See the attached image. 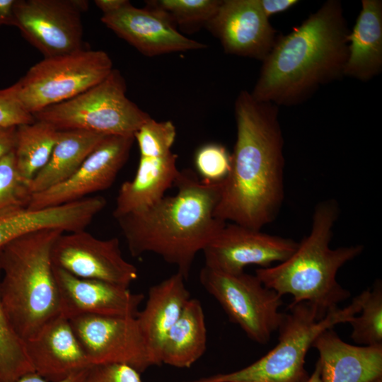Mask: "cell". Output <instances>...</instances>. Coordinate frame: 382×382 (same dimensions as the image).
Returning <instances> with one entry per match:
<instances>
[{
  "instance_id": "obj_1",
  "label": "cell",
  "mask_w": 382,
  "mask_h": 382,
  "mask_svg": "<svg viewBox=\"0 0 382 382\" xmlns=\"http://www.w3.org/2000/svg\"><path fill=\"white\" fill-rule=\"evenodd\" d=\"M236 140L214 216L261 230L277 216L284 198V138L278 108L245 91L235 103Z\"/></svg>"
},
{
  "instance_id": "obj_2",
  "label": "cell",
  "mask_w": 382,
  "mask_h": 382,
  "mask_svg": "<svg viewBox=\"0 0 382 382\" xmlns=\"http://www.w3.org/2000/svg\"><path fill=\"white\" fill-rule=\"evenodd\" d=\"M349 33L340 2L326 1L289 34L277 37L250 95L258 102L291 105L342 76Z\"/></svg>"
},
{
  "instance_id": "obj_3",
  "label": "cell",
  "mask_w": 382,
  "mask_h": 382,
  "mask_svg": "<svg viewBox=\"0 0 382 382\" xmlns=\"http://www.w3.org/2000/svg\"><path fill=\"white\" fill-rule=\"evenodd\" d=\"M173 185L175 195L115 219L133 257L155 253L176 266L186 279L197 254L226 222L214 216L221 182H204L185 169L179 171Z\"/></svg>"
},
{
  "instance_id": "obj_4",
  "label": "cell",
  "mask_w": 382,
  "mask_h": 382,
  "mask_svg": "<svg viewBox=\"0 0 382 382\" xmlns=\"http://www.w3.org/2000/svg\"><path fill=\"white\" fill-rule=\"evenodd\" d=\"M339 214V205L335 199L318 202L314 208L310 232L298 243L296 250L276 265L255 270V275L265 286L282 296L291 295V303H308L319 319L350 296V292L337 281V273L364 250V246L359 244L330 248Z\"/></svg>"
},
{
  "instance_id": "obj_5",
  "label": "cell",
  "mask_w": 382,
  "mask_h": 382,
  "mask_svg": "<svg viewBox=\"0 0 382 382\" xmlns=\"http://www.w3.org/2000/svg\"><path fill=\"white\" fill-rule=\"evenodd\" d=\"M60 229L24 234L0 252V296L13 329L25 342L61 315L52 250Z\"/></svg>"
},
{
  "instance_id": "obj_6",
  "label": "cell",
  "mask_w": 382,
  "mask_h": 382,
  "mask_svg": "<svg viewBox=\"0 0 382 382\" xmlns=\"http://www.w3.org/2000/svg\"><path fill=\"white\" fill-rule=\"evenodd\" d=\"M361 294L351 303L319 319L306 302L291 303L278 328L277 344L266 354L240 370L185 382H306L309 376L306 357L316 337L336 325L348 323L359 313Z\"/></svg>"
},
{
  "instance_id": "obj_7",
  "label": "cell",
  "mask_w": 382,
  "mask_h": 382,
  "mask_svg": "<svg viewBox=\"0 0 382 382\" xmlns=\"http://www.w3.org/2000/svg\"><path fill=\"white\" fill-rule=\"evenodd\" d=\"M126 88L122 75L113 69L101 82L80 95L33 115L59 131L79 129L134 136L151 117L127 97Z\"/></svg>"
},
{
  "instance_id": "obj_8",
  "label": "cell",
  "mask_w": 382,
  "mask_h": 382,
  "mask_svg": "<svg viewBox=\"0 0 382 382\" xmlns=\"http://www.w3.org/2000/svg\"><path fill=\"white\" fill-rule=\"evenodd\" d=\"M112 69V59L105 52L83 48L44 58L10 88L22 107L33 115L80 95L101 82Z\"/></svg>"
},
{
  "instance_id": "obj_9",
  "label": "cell",
  "mask_w": 382,
  "mask_h": 382,
  "mask_svg": "<svg viewBox=\"0 0 382 382\" xmlns=\"http://www.w3.org/2000/svg\"><path fill=\"white\" fill-rule=\"evenodd\" d=\"M204 289L222 307L231 322L251 340L267 344L283 320L282 296L265 286L255 274H230L206 266L199 272Z\"/></svg>"
},
{
  "instance_id": "obj_10",
  "label": "cell",
  "mask_w": 382,
  "mask_h": 382,
  "mask_svg": "<svg viewBox=\"0 0 382 382\" xmlns=\"http://www.w3.org/2000/svg\"><path fill=\"white\" fill-rule=\"evenodd\" d=\"M86 0H15L13 26L44 58L71 54L83 47L82 13Z\"/></svg>"
},
{
  "instance_id": "obj_11",
  "label": "cell",
  "mask_w": 382,
  "mask_h": 382,
  "mask_svg": "<svg viewBox=\"0 0 382 382\" xmlns=\"http://www.w3.org/2000/svg\"><path fill=\"white\" fill-rule=\"evenodd\" d=\"M69 320L92 365L121 364L140 374L156 365L136 317L81 315Z\"/></svg>"
},
{
  "instance_id": "obj_12",
  "label": "cell",
  "mask_w": 382,
  "mask_h": 382,
  "mask_svg": "<svg viewBox=\"0 0 382 382\" xmlns=\"http://www.w3.org/2000/svg\"><path fill=\"white\" fill-rule=\"evenodd\" d=\"M52 261L79 278L129 287L138 277L137 267L123 257L117 238L99 239L85 230L61 234L53 245Z\"/></svg>"
},
{
  "instance_id": "obj_13",
  "label": "cell",
  "mask_w": 382,
  "mask_h": 382,
  "mask_svg": "<svg viewBox=\"0 0 382 382\" xmlns=\"http://www.w3.org/2000/svg\"><path fill=\"white\" fill-rule=\"evenodd\" d=\"M293 239L225 222L202 250L206 267L237 274L250 265L268 267L286 260L296 249Z\"/></svg>"
},
{
  "instance_id": "obj_14",
  "label": "cell",
  "mask_w": 382,
  "mask_h": 382,
  "mask_svg": "<svg viewBox=\"0 0 382 382\" xmlns=\"http://www.w3.org/2000/svg\"><path fill=\"white\" fill-rule=\"evenodd\" d=\"M134 136L107 135L65 181L32 194L28 208L39 209L77 201L109 188L127 161Z\"/></svg>"
},
{
  "instance_id": "obj_15",
  "label": "cell",
  "mask_w": 382,
  "mask_h": 382,
  "mask_svg": "<svg viewBox=\"0 0 382 382\" xmlns=\"http://www.w3.org/2000/svg\"><path fill=\"white\" fill-rule=\"evenodd\" d=\"M205 27L225 52L261 61L277 38L258 0H222Z\"/></svg>"
},
{
  "instance_id": "obj_16",
  "label": "cell",
  "mask_w": 382,
  "mask_h": 382,
  "mask_svg": "<svg viewBox=\"0 0 382 382\" xmlns=\"http://www.w3.org/2000/svg\"><path fill=\"white\" fill-rule=\"evenodd\" d=\"M61 315L69 319L81 315L136 317L144 296L128 286L79 278L53 265Z\"/></svg>"
},
{
  "instance_id": "obj_17",
  "label": "cell",
  "mask_w": 382,
  "mask_h": 382,
  "mask_svg": "<svg viewBox=\"0 0 382 382\" xmlns=\"http://www.w3.org/2000/svg\"><path fill=\"white\" fill-rule=\"evenodd\" d=\"M100 21L148 57L207 47L181 34L163 14L148 6L137 8L129 3L117 11L103 15Z\"/></svg>"
},
{
  "instance_id": "obj_18",
  "label": "cell",
  "mask_w": 382,
  "mask_h": 382,
  "mask_svg": "<svg viewBox=\"0 0 382 382\" xmlns=\"http://www.w3.org/2000/svg\"><path fill=\"white\" fill-rule=\"evenodd\" d=\"M106 203L104 197L96 196L44 209L26 207L0 210V252L11 241L35 231L56 228L71 233L86 230Z\"/></svg>"
},
{
  "instance_id": "obj_19",
  "label": "cell",
  "mask_w": 382,
  "mask_h": 382,
  "mask_svg": "<svg viewBox=\"0 0 382 382\" xmlns=\"http://www.w3.org/2000/svg\"><path fill=\"white\" fill-rule=\"evenodd\" d=\"M34 372L48 381H59L93 366L68 318L59 315L25 342Z\"/></svg>"
},
{
  "instance_id": "obj_20",
  "label": "cell",
  "mask_w": 382,
  "mask_h": 382,
  "mask_svg": "<svg viewBox=\"0 0 382 382\" xmlns=\"http://www.w3.org/2000/svg\"><path fill=\"white\" fill-rule=\"evenodd\" d=\"M312 347L319 353L322 382H374L382 378V345H352L330 328L316 337Z\"/></svg>"
},
{
  "instance_id": "obj_21",
  "label": "cell",
  "mask_w": 382,
  "mask_h": 382,
  "mask_svg": "<svg viewBox=\"0 0 382 382\" xmlns=\"http://www.w3.org/2000/svg\"><path fill=\"white\" fill-rule=\"evenodd\" d=\"M185 280V278L177 272L151 286L146 304L136 316L156 365L161 364V352L166 334L191 298Z\"/></svg>"
},
{
  "instance_id": "obj_22",
  "label": "cell",
  "mask_w": 382,
  "mask_h": 382,
  "mask_svg": "<svg viewBox=\"0 0 382 382\" xmlns=\"http://www.w3.org/2000/svg\"><path fill=\"white\" fill-rule=\"evenodd\" d=\"M177 157L172 151L160 156H139L134 178L120 187L113 216L117 219L141 210L165 196L180 171Z\"/></svg>"
},
{
  "instance_id": "obj_23",
  "label": "cell",
  "mask_w": 382,
  "mask_h": 382,
  "mask_svg": "<svg viewBox=\"0 0 382 382\" xmlns=\"http://www.w3.org/2000/svg\"><path fill=\"white\" fill-rule=\"evenodd\" d=\"M348 53L343 76L366 81L382 68V1L363 0L347 36Z\"/></svg>"
},
{
  "instance_id": "obj_24",
  "label": "cell",
  "mask_w": 382,
  "mask_h": 382,
  "mask_svg": "<svg viewBox=\"0 0 382 382\" xmlns=\"http://www.w3.org/2000/svg\"><path fill=\"white\" fill-rule=\"evenodd\" d=\"M107 135L79 129L59 131L50 158L30 183L32 194L71 177Z\"/></svg>"
},
{
  "instance_id": "obj_25",
  "label": "cell",
  "mask_w": 382,
  "mask_h": 382,
  "mask_svg": "<svg viewBox=\"0 0 382 382\" xmlns=\"http://www.w3.org/2000/svg\"><path fill=\"white\" fill-rule=\"evenodd\" d=\"M207 328L202 306L190 298L180 316L166 334L161 361L177 368H189L204 353Z\"/></svg>"
},
{
  "instance_id": "obj_26",
  "label": "cell",
  "mask_w": 382,
  "mask_h": 382,
  "mask_svg": "<svg viewBox=\"0 0 382 382\" xmlns=\"http://www.w3.org/2000/svg\"><path fill=\"white\" fill-rule=\"evenodd\" d=\"M58 134L59 130L43 120H35L16 127L13 149L16 166L21 177L29 184L48 162Z\"/></svg>"
},
{
  "instance_id": "obj_27",
  "label": "cell",
  "mask_w": 382,
  "mask_h": 382,
  "mask_svg": "<svg viewBox=\"0 0 382 382\" xmlns=\"http://www.w3.org/2000/svg\"><path fill=\"white\" fill-rule=\"evenodd\" d=\"M31 372H34V369L26 351L25 342L11 324L0 296V382H15Z\"/></svg>"
},
{
  "instance_id": "obj_28",
  "label": "cell",
  "mask_w": 382,
  "mask_h": 382,
  "mask_svg": "<svg viewBox=\"0 0 382 382\" xmlns=\"http://www.w3.org/2000/svg\"><path fill=\"white\" fill-rule=\"evenodd\" d=\"M361 315L349 322L352 327L351 338L361 346L382 345V285L377 280L372 289L361 293Z\"/></svg>"
},
{
  "instance_id": "obj_29",
  "label": "cell",
  "mask_w": 382,
  "mask_h": 382,
  "mask_svg": "<svg viewBox=\"0 0 382 382\" xmlns=\"http://www.w3.org/2000/svg\"><path fill=\"white\" fill-rule=\"evenodd\" d=\"M221 0L147 1L146 6L163 14L175 27L185 30L205 26L215 14Z\"/></svg>"
},
{
  "instance_id": "obj_30",
  "label": "cell",
  "mask_w": 382,
  "mask_h": 382,
  "mask_svg": "<svg viewBox=\"0 0 382 382\" xmlns=\"http://www.w3.org/2000/svg\"><path fill=\"white\" fill-rule=\"evenodd\" d=\"M32 192L20 175L13 150L0 159V210L28 207Z\"/></svg>"
},
{
  "instance_id": "obj_31",
  "label": "cell",
  "mask_w": 382,
  "mask_h": 382,
  "mask_svg": "<svg viewBox=\"0 0 382 382\" xmlns=\"http://www.w3.org/2000/svg\"><path fill=\"white\" fill-rule=\"evenodd\" d=\"M140 156H160L171 151L176 129L170 121L158 122L151 117L134 133Z\"/></svg>"
},
{
  "instance_id": "obj_32",
  "label": "cell",
  "mask_w": 382,
  "mask_h": 382,
  "mask_svg": "<svg viewBox=\"0 0 382 382\" xmlns=\"http://www.w3.org/2000/svg\"><path fill=\"white\" fill-rule=\"evenodd\" d=\"M231 156L219 144L201 146L195 156V166L200 179L207 183H221L227 177L231 168Z\"/></svg>"
},
{
  "instance_id": "obj_33",
  "label": "cell",
  "mask_w": 382,
  "mask_h": 382,
  "mask_svg": "<svg viewBox=\"0 0 382 382\" xmlns=\"http://www.w3.org/2000/svg\"><path fill=\"white\" fill-rule=\"evenodd\" d=\"M81 382H141L140 373L121 364L90 366Z\"/></svg>"
},
{
  "instance_id": "obj_34",
  "label": "cell",
  "mask_w": 382,
  "mask_h": 382,
  "mask_svg": "<svg viewBox=\"0 0 382 382\" xmlns=\"http://www.w3.org/2000/svg\"><path fill=\"white\" fill-rule=\"evenodd\" d=\"M35 121L16 98L9 87L0 89V127H18Z\"/></svg>"
},
{
  "instance_id": "obj_35",
  "label": "cell",
  "mask_w": 382,
  "mask_h": 382,
  "mask_svg": "<svg viewBox=\"0 0 382 382\" xmlns=\"http://www.w3.org/2000/svg\"><path fill=\"white\" fill-rule=\"evenodd\" d=\"M260 8L267 18L285 11L299 3L297 0H258Z\"/></svg>"
},
{
  "instance_id": "obj_36",
  "label": "cell",
  "mask_w": 382,
  "mask_h": 382,
  "mask_svg": "<svg viewBox=\"0 0 382 382\" xmlns=\"http://www.w3.org/2000/svg\"><path fill=\"white\" fill-rule=\"evenodd\" d=\"M16 127H0V159L13 150Z\"/></svg>"
},
{
  "instance_id": "obj_37",
  "label": "cell",
  "mask_w": 382,
  "mask_h": 382,
  "mask_svg": "<svg viewBox=\"0 0 382 382\" xmlns=\"http://www.w3.org/2000/svg\"><path fill=\"white\" fill-rule=\"evenodd\" d=\"M87 369L76 373L71 375V376L66 378L64 380L59 381H52V382H81ZM15 382H52V381H48L45 380V378L41 377L40 375H38L35 372H31V373H29L23 376Z\"/></svg>"
},
{
  "instance_id": "obj_38",
  "label": "cell",
  "mask_w": 382,
  "mask_h": 382,
  "mask_svg": "<svg viewBox=\"0 0 382 382\" xmlns=\"http://www.w3.org/2000/svg\"><path fill=\"white\" fill-rule=\"evenodd\" d=\"M94 2L103 15L117 11L130 3L128 0H96Z\"/></svg>"
},
{
  "instance_id": "obj_39",
  "label": "cell",
  "mask_w": 382,
  "mask_h": 382,
  "mask_svg": "<svg viewBox=\"0 0 382 382\" xmlns=\"http://www.w3.org/2000/svg\"><path fill=\"white\" fill-rule=\"evenodd\" d=\"M15 0H0V27L13 26V7Z\"/></svg>"
},
{
  "instance_id": "obj_40",
  "label": "cell",
  "mask_w": 382,
  "mask_h": 382,
  "mask_svg": "<svg viewBox=\"0 0 382 382\" xmlns=\"http://www.w3.org/2000/svg\"><path fill=\"white\" fill-rule=\"evenodd\" d=\"M306 382H322L320 365L318 360L316 364L313 372L312 373L311 376L308 377Z\"/></svg>"
},
{
  "instance_id": "obj_41",
  "label": "cell",
  "mask_w": 382,
  "mask_h": 382,
  "mask_svg": "<svg viewBox=\"0 0 382 382\" xmlns=\"http://www.w3.org/2000/svg\"><path fill=\"white\" fill-rule=\"evenodd\" d=\"M374 382H382V378H380L376 380V381H374Z\"/></svg>"
}]
</instances>
